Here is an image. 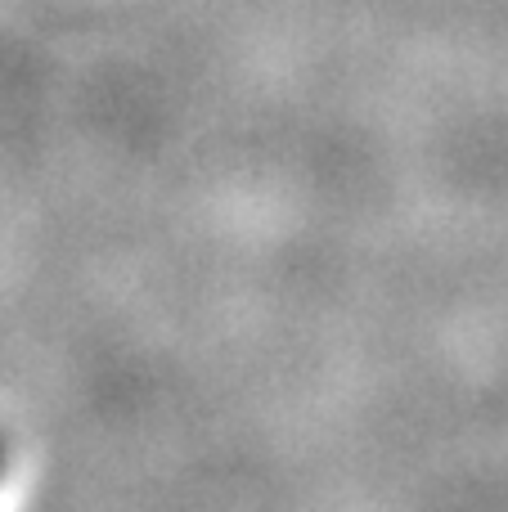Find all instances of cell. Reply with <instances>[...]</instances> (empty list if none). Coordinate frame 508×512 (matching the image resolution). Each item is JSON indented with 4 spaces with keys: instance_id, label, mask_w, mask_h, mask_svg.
I'll use <instances>...</instances> for the list:
<instances>
[{
    "instance_id": "cell-1",
    "label": "cell",
    "mask_w": 508,
    "mask_h": 512,
    "mask_svg": "<svg viewBox=\"0 0 508 512\" xmlns=\"http://www.w3.org/2000/svg\"><path fill=\"white\" fill-rule=\"evenodd\" d=\"M0 472H5V445H0Z\"/></svg>"
}]
</instances>
